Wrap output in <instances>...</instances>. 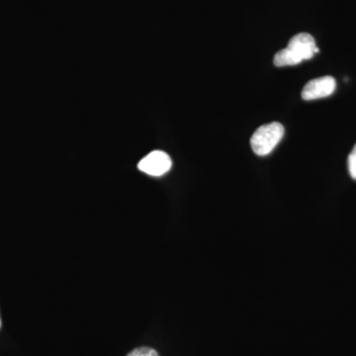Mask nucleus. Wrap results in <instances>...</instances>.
Segmentation results:
<instances>
[{"label": "nucleus", "instance_id": "f257e3e1", "mask_svg": "<svg viewBox=\"0 0 356 356\" xmlns=\"http://www.w3.org/2000/svg\"><path fill=\"white\" fill-rule=\"evenodd\" d=\"M315 39L308 33H299L290 39L287 48L275 54L273 58L276 67H289L310 60L318 53Z\"/></svg>", "mask_w": 356, "mask_h": 356}, {"label": "nucleus", "instance_id": "f03ea898", "mask_svg": "<svg viewBox=\"0 0 356 356\" xmlns=\"http://www.w3.org/2000/svg\"><path fill=\"white\" fill-rule=\"evenodd\" d=\"M284 136V127L277 122L262 125L257 129L250 139L252 151L259 156H266L280 144Z\"/></svg>", "mask_w": 356, "mask_h": 356}, {"label": "nucleus", "instance_id": "7ed1b4c3", "mask_svg": "<svg viewBox=\"0 0 356 356\" xmlns=\"http://www.w3.org/2000/svg\"><path fill=\"white\" fill-rule=\"evenodd\" d=\"M172 165V159L168 154L165 152L154 151L140 161L138 168L140 172L152 177H161L170 172Z\"/></svg>", "mask_w": 356, "mask_h": 356}, {"label": "nucleus", "instance_id": "20e7f679", "mask_svg": "<svg viewBox=\"0 0 356 356\" xmlns=\"http://www.w3.org/2000/svg\"><path fill=\"white\" fill-rule=\"evenodd\" d=\"M337 88L336 79L332 76H323L312 79L304 86L302 98L307 102L327 97L334 92Z\"/></svg>", "mask_w": 356, "mask_h": 356}, {"label": "nucleus", "instance_id": "39448f33", "mask_svg": "<svg viewBox=\"0 0 356 356\" xmlns=\"http://www.w3.org/2000/svg\"><path fill=\"white\" fill-rule=\"evenodd\" d=\"M126 356H159V353H156L154 348H138L136 350L131 351L129 355Z\"/></svg>", "mask_w": 356, "mask_h": 356}, {"label": "nucleus", "instance_id": "423d86ee", "mask_svg": "<svg viewBox=\"0 0 356 356\" xmlns=\"http://www.w3.org/2000/svg\"><path fill=\"white\" fill-rule=\"evenodd\" d=\"M348 170H350V177L356 180V145L348 156Z\"/></svg>", "mask_w": 356, "mask_h": 356}, {"label": "nucleus", "instance_id": "0eeeda50", "mask_svg": "<svg viewBox=\"0 0 356 356\" xmlns=\"http://www.w3.org/2000/svg\"><path fill=\"white\" fill-rule=\"evenodd\" d=\"M0 325H1V321H0Z\"/></svg>", "mask_w": 356, "mask_h": 356}]
</instances>
